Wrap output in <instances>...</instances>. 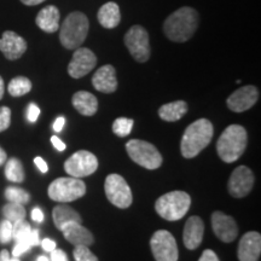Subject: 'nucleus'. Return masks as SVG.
<instances>
[{
    "label": "nucleus",
    "mask_w": 261,
    "mask_h": 261,
    "mask_svg": "<svg viewBox=\"0 0 261 261\" xmlns=\"http://www.w3.org/2000/svg\"><path fill=\"white\" fill-rule=\"evenodd\" d=\"M200 23V16L195 9L184 6L175 10L163 23L165 35L171 41L185 42L192 38Z\"/></svg>",
    "instance_id": "f257e3e1"
},
{
    "label": "nucleus",
    "mask_w": 261,
    "mask_h": 261,
    "mask_svg": "<svg viewBox=\"0 0 261 261\" xmlns=\"http://www.w3.org/2000/svg\"><path fill=\"white\" fill-rule=\"evenodd\" d=\"M214 135L210 120L198 119L185 129L180 142V151L185 159H194L211 143Z\"/></svg>",
    "instance_id": "f03ea898"
},
{
    "label": "nucleus",
    "mask_w": 261,
    "mask_h": 261,
    "mask_svg": "<svg viewBox=\"0 0 261 261\" xmlns=\"http://www.w3.org/2000/svg\"><path fill=\"white\" fill-rule=\"evenodd\" d=\"M248 143L247 130L241 125H231L221 133L217 143V152L226 163L237 161L246 151Z\"/></svg>",
    "instance_id": "7ed1b4c3"
},
{
    "label": "nucleus",
    "mask_w": 261,
    "mask_h": 261,
    "mask_svg": "<svg viewBox=\"0 0 261 261\" xmlns=\"http://www.w3.org/2000/svg\"><path fill=\"white\" fill-rule=\"evenodd\" d=\"M90 29L87 16L80 11L71 12L65 17L60 29V41L67 50H76L86 40Z\"/></svg>",
    "instance_id": "20e7f679"
},
{
    "label": "nucleus",
    "mask_w": 261,
    "mask_h": 261,
    "mask_svg": "<svg viewBox=\"0 0 261 261\" xmlns=\"http://www.w3.org/2000/svg\"><path fill=\"white\" fill-rule=\"evenodd\" d=\"M191 197L184 191H172L162 195L156 201L155 210L160 217L168 221L184 218L190 210Z\"/></svg>",
    "instance_id": "39448f33"
},
{
    "label": "nucleus",
    "mask_w": 261,
    "mask_h": 261,
    "mask_svg": "<svg viewBox=\"0 0 261 261\" xmlns=\"http://www.w3.org/2000/svg\"><path fill=\"white\" fill-rule=\"evenodd\" d=\"M48 197L60 203L79 200L86 194V185L80 178H58L48 187Z\"/></svg>",
    "instance_id": "423d86ee"
},
{
    "label": "nucleus",
    "mask_w": 261,
    "mask_h": 261,
    "mask_svg": "<svg viewBox=\"0 0 261 261\" xmlns=\"http://www.w3.org/2000/svg\"><path fill=\"white\" fill-rule=\"evenodd\" d=\"M127 154L132 161L146 169H158L162 165V156L151 143L140 139H132L126 144Z\"/></svg>",
    "instance_id": "0eeeda50"
},
{
    "label": "nucleus",
    "mask_w": 261,
    "mask_h": 261,
    "mask_svg": "<svg viewBox=\"0 0 261 261\" xmlns=\"http://www.w3.org/2000/svg\"><path fill=\"white\" fill-rule=\"evenodd\" d=\"M107 198L112 204L121 210H126L132 204L133 196L129 185L125 178L119 174H109L104 182Z\"/></svg>",
    "instance_id": "6e6552de"
},
{
    "label": "nucleus",
    "mask_w": 261,
    "mask_h": 261,
    "mask_svg": "<svg viewBox=\"0 0 261 261\" xmlns=\"http://www.w3.org/2000/svg\"><path fill=\"white\" fill-rule=\"evenodd\" d=\"M125 45L130 56L139 63H145L150 58V40L146 29L142 25H133L125 34Z\"/></svg>",
    "instance_id": "1a4fd4ad"
},
{
    "label": "nucleus",
    "mask_w": 261,
    "mask_h": 261,
    "mask_svg": "<svg viewBox=\"0 0 261 261\" xmlns=\"http://www.w3.org/2000/svg\"><path fill=\"white\" fill-rule=\"evenodd\" d=\"M150 248L156 261H178L177 241L168 231H156L150 240Z\"/></svg>",
    "instance_id": "9d476101"
},
{
    "label": "nucleus",
    "mask_w": 261,
    "mask_h": 261,
    "mask_svg": "<svg viewBox=\"0 0 261 261\" xmlns=\"http://www.w3.org/2000/svg\"><path fill=\"white\" fill-rule=\"evenodd\" d=\"M98 168V160L92 152L87 150H80L71 155L64 162V169L70 177L84 178L93 174Z\"/></svg>",
    "instance_id": "9b49d317"
},
{
    "label": "nucleus",
    "mask_w": 261,
    "mask_h": 261,
    "mask_svg": "<svg viewBox=\"0 0 261 261\" xmlns=\"http://www.w3.org/2000/svg\"><path fill=\"white\" fill-rule=\"evenodd\" d=\"M254 173L247 166H240L231 174L227 182V190L232 197L242 198L252 191L254 187Z\"/></svg>",
    "instance_id": "f8f14e48"
},
{
    "label": "nucleus",
    "mask_w": 261,
    "mask_h": 261,
    "mask_svg": "<svg viewBox=\"0 0 261 261\" xmlns=\"http://www.w3.org/2000/svg\"><path fill=\"white\" fill-rule=\"evenodd\" d=\"M97 57L90 48L77 47L73 54L71 61L68 65V74L73 79H80L90 73L96 67Z\"/></svg>",
    "instance_id": "ddd939ff"
},
{
    "label": "nucleus",
    "mask_w": 261,
    "mask_h": 261,
    "mask_svg": "<svg viewBox=\"0 0 261 261\" xmlns=\"http://www.w3.org/2000/svg\"><path fill=\"white\" fill-rule=\"evenodd\" d=\"M259 99V91L253 85L243 86L234 91L226 99L227 108L234 113H243L250 109Z\"/></svg>",
    "instance_id": "4468645a"
},
{
    "label": "nucleus",
    "mask_w": 261,
    "mask_h": 261,
    "mask_svg": "<svg viewBox=\"0 0 261 261\" xmlns=\"http://www.w3.org/2000/svg\"><path fill=\"white\" fill-rule=\"evenodd\" d=\"M212 227L215 236L225 243L233 242L238 234L236 220L223 212H214L212 214Z\"/></svg>",
    "instance_id": "2eb2a0df"
},
{
    "label": "nucleus",
    "mask_w": 261,
    "mask_h": 261,
    "mask_svg": "<svg viewBox=\"0 0 261 261\" xmlns=\"http://www.w3.org/2000/svg\"><path fill=\"white\" fill-rule=\"evenodd\" d=\"M0 51L8 60L16 61L27 51V41L19 37L17 33L6 31L3 33V37L0 39Z\"/></svg>",
    "instance_id": "dca6fc26"
},
{
    "label": "nucleus",
    "mask_w": 261,
    "mask_h": 261,
    "mask_svg": "<svg viewBox=\"0 0 261 261\" xmlns=\"http://www.w3.org/2000/svg\"><path fill=\"white\" fill-rule=\"evenodd\" d=\"M261 254V236L259 232L250 231L241 238L237 256L240 261H259Z\"/></svg>",
    "instance_id": "f3484780"
},
{
    "label": "nucleus",
    "mask_w": 261,
    "mask_h": 261,
    "mask_svg": "<svg viewBox=\"0 0 261 261\" xmlns=\"http://www.w3.org/2000/svg\"><path fill=\"white\" fill-rule=\"evenodd\" d=\"M92 85L102 93H113L117 90L116 70L113 65L107 64L100 67L92 76Z\"/></svg>",
    "instance_id": "a211bd4d"
},
{
    "label": "nucleus",
    "mask_w": 261,
    "mask_h": 261,
    "mask_svg": "<svg viewBox=\"0 0 261 261\" xmlns=\"http://www.w3.org/2000/svg\"><path fill=\"white\" fill-rule=\"evenodd\" d=\"M204 234V224L200 217L189 218L182 232V241L185 247L190 250H195L200 247L203 240Z\"/></svg>",
    "instance_id": "6ab92c4d"
},
{
    "label": "nucleus",
    "mask_w": 261,
    "mask_h": 261,
    "mask_svg": "<svg viewBox=\"0 0 261 261\" xmlns=\"http://www.w3.org/2000/svg\"><path fill=\"white\" fill-rule=\"evenodd\" d=\"M63 236L68 242L74 246H86L90 247L94 243L93 234L83 226V223H69L62 228Z\"/></svg>",
    "instance_id": "aec40b11"
},
{
    "label": "nucleus",
    "mask_w": 261,
    "mask_h": 261,
    "mask_svg": "<svg viewBox=\"0 0 261 261\" xmlns=\"http://www.w3.org/2000/svg\"><path fill=\"white\" fill-rule=\"evenodd\" d=\"M60 10L56 6L48 5L39 11L35 23L45 33H55L60 29Z\"/></svg>",
    "instance_id": "412c9836"
},
{
    "label": "nucleus",
    "mask_w": 261,
    "mask_h": 261,
    "mask_svg": "<svg viewBox=\"0 0 261 261\" xmlns=\"http://www.w3.org/2000/svg\"><path fill=\"white\" fill-rule=\"evenodd\" d=\"M71 104L84 116H92L98 110V99L94 94L79 91L71 98Z\"/></svg>",
    "instance_id": "4be33fe9"
},
{
    "label": "nucleus",
    "mask_w": 261,
    "mask_h": 261,
    "mask_svg": "<svg viewBox=\"0 0 261 261\" xmlns=\"http://www.w3.org/2000/svg\"><path fill=\"white\" fill-rule=\"evenodd\" d=\"M97 18L103 28L113 29L117 27L120 21H121V12H120L119 5L114 2L104 4L102 8L98 10Z\"/></svg>",
    "instance_id": "5701e85b"
},
{
    "label": "nucleus",
    "mask_w": 261,
    "mask_h": 261,
    "mask_svg": "<svg viewBox=\"0 0 261 261\" xmlns=\"http://www.w3.org/2000/svg\"><path fill=\"white\" fill-rule=\"evenodd\" d=\"M52 218H54V223L56 225L58 230H62L65 225L69 223H83L80 214L69 205H57L52 211Z\"/></svg>",
    "instance_id": "b1692460"
},
{
    "label": "nucleus",
    "mask_w": 261,
    "mask_h": 261,
    "mask_svg": "<svg viewBox=\"0 0 261 261\" xmlns=\"http://www.w3.org/2000/svg\"><path fill=\"white\" fill-rule=\"evenodd\" d=\"M188 113V103L184 100H175L167 103L159 109V116L163 121L174 122L180 120Z\"/></svg>",
    "instance_id": "393cba45"
},
{
    "label": "nucleus",
    "mask_w": 261,
    "mask_h": 261,
    "mask_svg": "<svg viewBox=\"0 0 261 261\" xmlns=\"http://www.w3.org/2000/svg\"><path fill=\"white\" fill-rule=\"evenodd\" d=\"M5 177L12 182H22L24 180V169L18 159L12 158L5 162Z\"/></svg>",
    "instance_id": "a878e982"
},
{
    "label": "nucleus",
    "mask_w": 261,
    "mask_h": 261,
    "mask_svg": "<svg viewBox=\"0 0 261 261\" xmlns=\"http://www.w3.org/2000/svg\"><path fill=\"white\" fill-rule=\"evenodd\" d=\"M31 233L32 227L25 220H21L12 224V238H14L16 243H24L32 247Z\"/></svg>",
    "instance_id": "bb28decb"
},
{
    "label": "nucleus",
    "mask_w": 261,
    "mask_h": 261,
    "mask_svg": "<svg viewBox=\"0 0 261 261\" xmlns=\"http://www.w3.org/2000/svg\"><path fill=\"white\" fill-rule=\"evenodd\" d=\"M32 90V81L25 76H17L14 77L10 81L8 91L10 96L12 97H22Z\"/></svg>",
    "instance_id": "cd10ccee"
},
{
    "label": "nucleus",
    "mask_w": 261,
    "mask_h": 261,
    "mask_svg": "<svg viewBox=\"0 0 261 261\" xmlns=\"http://www.w3.org/2000/svg\"><path fill=\"white\" fill-rule=\"evenodd\" d=\"M3 214H4L6 220H9L10 223L15 224L17 223V221L24 220L25 210L23 204L9 202L8 204H5L4 207H3Z\"/></svg>",
    "instance_id": "c85d7f7f"
},
{
    "label": "nucleus",
    "mask_w": 261,
    "mask_h": 261,
    "mask_svg": "<svg viewBox=\"0 0 261 261\" xmlns=\"http://www.w3.org/2000/svg\"><path fill=\"white\" fill-rule=\"evenodd\" d=\"M5 198L9 202L12 203H18V204H25L28 203L31 200V195L23 189L17 188V187H9L5 189Z\"/></svg>",
    "instance_id": "c756f323"
},
{
    "label": "nucleus",
    "mask_w": 261,
    "mask_h": 261,
    "mask_svg": "<svg viewBox=\"0 0 261 261\" xmlns=\"http://www.w3.org/2000/svg\"><path fill=\"white\" fill-rule=\"evenodd\" d=\"M133 120L128 117H117L113 123V132L117 137H127L132 132Z\"/></svg>",
    "instance_id": "7c9ffc66"
},
{
    "label": "nucleus",
    "mask_w": 261,
    "mask_h": 261,
    "mask_svg": "<svg viewBox=\"0 0 261 261\" xmlns=\"http://www.w3.org/2000/svg\"><path fill=\"white\" fill-rule=\"evenodd\" d=\"M73 254L75 261H98V257L86 246H75Z\"/></svg>",
    "instance_id": "2f4dec72"
},
{
    "label": "nucleus",
    "mask_w": 261,
    "mask_h": 261,
    "mask_svg": "<svg viewBox=\"0 0 261 261\" xmlns=\"http://www.w3.org/2000/svg\"><path fill=\"white\" fill-rule=\"evenodd\" d=\"M12 240V223L9 220H3L0 223V243H9Z\"/></svg>",
    "instance_id": "473e14b6"
},
{
    "label": "nucleus",
    "mask_w": 261,
    "mask_h": 261,
    "mask_svg": "<svg viewBox=\"0 0 261 261\" xmlns=\"http://www.w3.org/2000/svg\"><path fill=\"white\" fill-rule=\"evenodd\" d=\"M11 123V110L8 107H0V132H4Z\"/></svg>",
    "instance_id": "72a5a7b5"
},
{
    "label": "nucleus",
    "mask_w": 261,
    "mask_h": 261,
    "mask_svg": "<svg viewBox=\"0 0 261 261\" xmlns=\"http://www.w3.org/2000/svg\"><path fill=\"white\" fill-rule=\"evenodd\" d=\"M39 115H40V109H39V107L37 104L34 103H31L28 106V109H27V119L29 122H35L38 120Z\"/></svg>",
    "instance_id": "f704fd0d"
},
{
    "label": "nucleus",
    "mask_w": 261,
    "mask_h": 261,
    "mask_svg": "<svg viewBox=\"0 0 261 261\" xmlns=\"http://www.w3.org/2000/svg\"><path fill=\"white\" fill-rule=\"evenodd\" d=\"M198 261H219V257H218L217 254H215L213 250L205 249Z\"/></svg>",
    "instance_id": "c9c22d12"
},
{
    "label": "nucleus",
    "mask_w": 261,
    "mask_h": 261,
    "mask_svg": "<svg viewBox=\"0 0 261 261\" xmlns=\"http://www.w3.org/2000/svg\"><path fill=\"white\" fill-rule=\"evenodd\" d=\"M51 261H68L67 254L61 249H55L51 252Z\"/></svg>",
    "instance_id": "e433bc0d"
},
{
    "label": "nucleus",
    "mask_w": 261,
    "mask_h": 261,
    "mask_svg": "<svg viewBox=\"0 0 261 261\" xmlns=\"http://www.w3.org/2000/svg\"><path fill=\"white\" fill-rule=\"evenodd\" d=\"M41 247L45 252H52V250L56 249V243L55 241L50 240V238H45V240L41 241Z\"/></svg>",
    "instance_id": "4c0bfd02"
},
{
    "label": "nucleus",
    "mask_w": 261,
    "mask_h": 261,
    "mask_svg": "<svg viewBox=\"0 0 261 261\" xmlns=\"http://www.w3.org/2000/svg\"><path fill=\"white\" fill-rule=\"evenodd\" d=\"M34 163L37 165V167L39 168V171L41 173H46L48 171V167H47V163L44 161V159L40 158V156H38V158L34 159Z\"/></svg>",
    "instance_id": "58836bf2"
},
{
    "label": "nucleus",
    "mask_w": 261,
    "mask_h": 261,
    "mask_svg": "<svg viewBox=\"0 0 261 261\" xmlns=\"http://www.w3.org/2000/svg\"><path fill=\"white\" fill-rule=\"evenodd\" d=\"M32 219L35 221V223H42L44 221V213L40 208H34L32 211Z\"/></svg>",
    "instance_id": "ea45409f"
},
{
    "label": "nucleus",
    "mask_w": 261,
    "mask_h": 261,
    "mask_svg": "<svg viewBox=\"0 0 261 261\" xmlns=\"http://www.w3.org/2000/svg\"><path fill=\"white\" fill-rule=\"evenodd\" d=\"M51 143L54 144V146L58 150V151H64L65 150V144L60 138H58V137L56 136L51 137Z\"/></svg>",
    "instance_id": "a19ab883"
},
{
    "label": "nucleus",
    "mask_w": 261,
    "mask_h": 261,
    "mask_svg": "<svg viewBox=\"0 0 261 261\" xmlns=\"http://www.w3.org/2000/svg\"><path fill=\"white\" fill-rule=\"evenodd\" d=\"M64 123H65V119L63 116L57 117L56 121L54 122V130H55V132H61V130L63 129Z\"/></svg>",
    "instance_id": "79ce46f5"
},
{
    "label": "nucleus",
    "mask_w": 261,
    "mask_h": 261,
    "mask_svg": "<svg viewBox=\"0 0 261 261\" xmlns=\"http://www.w3.org/2000/svg\"><path fill=\"white\" fill-rule=\"evenodd\" d=\"M31 242H32V247L33 246H38L40 243V240H39V230L32 228V233H31Z\"/></svg>",
    "instance_id": "37998d69"
},
{
    "label": "nucleus",
    "mask_w": 261,
    "mask_h": 261,
    "mask_svg": "<svg viewBox=\"0 0 261 261\" xmlns=\"http://www.w3.org/2000/svg\"><path fill=\"white\" fill-rule=\"evenodd\" d=\"M21 2L23 3L24 5H28V6H35V5L41 4V3H44L45 0H21Z\"/></svg>",
    "instance_id": "c03bdc74"
},
{
    "label": "nucleus",
    "mask_w": 261,
    "mask_h": 261,
    "mask_svg": "<svg viewBox=\"0 0 261 261\" xmlns=\"http://www.w3.org/2000/svg\"><path fill=\"white\" fill-rule=\"evenodd\" d=\"M6 160H8V155H6L5 150L0 146V167H2L3 165H5Z\"/></svg>",
    "instance_id": "a18cd8bd"
},
{
    "label": "nucleus",
    "mask_w": 261,
    "mask_h": 261,
    "mask_svg": "<svg viewBox=\"0 0 261 261\" xmlns=\"http://www.w3.org/2000/svg\"><path fill=\"white\" fill-rule=\"evenodd\" d=\"M10 254L6 249H3L2 252H0V261H10Z\"/></svg>",
    "instance_id": "49530a36"
},
{
    "label": "nucleus",
    "mask_w": 261,
    "mask_h": 261,
    "mask_svg": "<svg viewBox=\"0 0 261 261\" xmlns=\"http://www.w3.org/2000/svg\"><path fill=\"white\" fill-rule=\"evenodd\" d=\"M4 92H5L4 80H3V77L0 76V99H3V97H4Z\"/></svg>",
    "instance_id": "de8ad7c7"
},
{
    "label": "nucleus",
    "mask_w": 261,
    "mask_h": 261,
    "mask_svg": "<svg viewBox=\"0 0 261 261\" xmlns=\"http://www.w3.org/2000/svg\"><path fill=\"white\" fill-rule=\"evenodd\" d=\"M37 261H48V259L46 256H44V255H41V256H39L38 257V260Z\"/></svg>",
    "instance_id": "09e8293b"
},
{
    "label": "nucleus",
    "mask_w": 261,
    "mask_h": 261,
    "mask_svg": "<svg viewBox=\"0 0 261 261\" xmlns=\"http://www.w3.org/2000/svg\"><path fill=\"white\" fill-rule=\"evenodd\" d=\"M10 261H19L17 257H14V259H10Z\"/></svg>",
    "instance_id": "8fccbe9b"
}]
</instances>
